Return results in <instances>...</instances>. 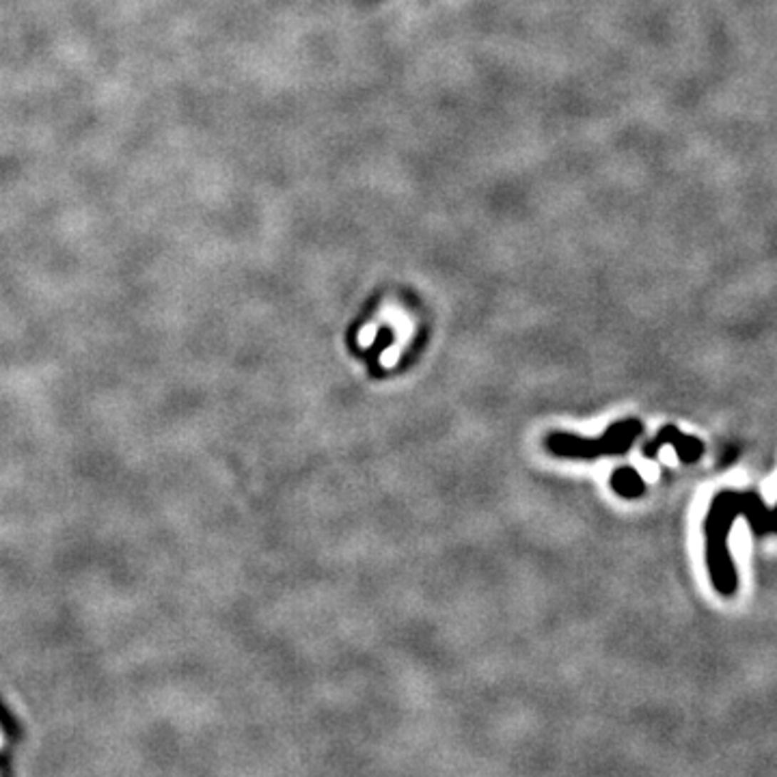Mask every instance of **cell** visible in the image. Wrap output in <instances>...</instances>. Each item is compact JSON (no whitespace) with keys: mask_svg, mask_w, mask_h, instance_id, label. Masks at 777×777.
<instances>
[{"mask_svg":"<svg viewBox=\"0 0 777 777\" xmlns=\"http://www.w3.org/2000/svg\"><path fill=\"white\" fill-rule=\"evenodd\" d=\"M743 514L747 516L753 533L762 535L768 531H777V508L768 510L756 495H741V493H721L715 497L706 523V564L717 592L730 596L736 590V570L732 557L728 553V533L734 518Z\"/></svg>","mask_w":777,"mask_h":777,"instance_id":"cell-1","label":"cell"},{"mask_svg":"<svg viewBox=\"0 0 777 777\" xmlns=\"http://www.w3.org/2000/svg\"><path fill=\"white\" fill-rule=\"evenodd\" d=\"M644 423L639 419H622L611 423L598 438H585L572 432H549L544 449L555 458L566 460H596L602 456H622L642 436Z\"/></svg>","mask_w":777,"mask_h":777,"instance_id":"cell-2","label":"cell"},{"mask_svg":"<svg viewBox=\"0 0 777 777\" xmlns=\"http://www.w3.org/2000/svg\"><path fill=\"white\" fill-rule=\"evenodd\" d=\"M663 445H671V447L676 449V453H678L680 462H684V464L699 460V456L704 453V443L699 441V438H695V436H684V434H682L676 426H665V428H661V432H659V434H657L650 443H646V447H644V456H646V458H657V453H659V449H661Z\"/></svg>","mask_w":777,"mask_h":777,"instance_id":"cell-3","label":"cell"},{"mask_svg":"<svg viewBox=\"0 0 777 777\" xmlns=\"http://www.w3.org/2000/svg\"><path fill=\"white\" fill-rule=\"evenodd\" d=\"M611 488L624 499H637L644 495L646 484L633 466H619L611 475Z\"/></svg>","mask_w":777,"mask_h":777,"instance_id":"cell-4","label":"cell"}]
</instances>
